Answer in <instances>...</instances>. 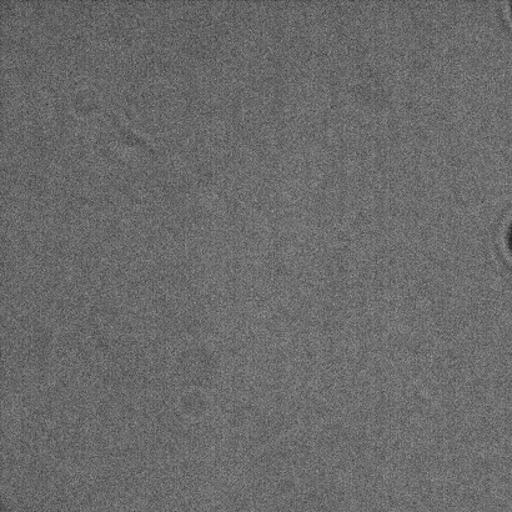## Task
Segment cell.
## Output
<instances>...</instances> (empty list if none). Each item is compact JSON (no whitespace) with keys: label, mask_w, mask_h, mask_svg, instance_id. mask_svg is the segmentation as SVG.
Here are the masks:
<instances>
[{"label":"cell","mask_w":512,"mask_h":512,"mask_svg":"<svg viewBox=\"0 0 512 512\" xmlns=\"http://www.w3.org/2000/svg\"><path fill=\"white\" fill-rule=\"evenodd\" d=\"M108 117L112 120L114 132L117 134L119 142L127 143L129 145H138V147L150 149V152H155V148L152 143H149L147 139L142 138V135L134 133L132 129L124 127V125L119 122V119L112 113H108Z\"/></svg>","instance_id":"obj_1"}]
</instances>
